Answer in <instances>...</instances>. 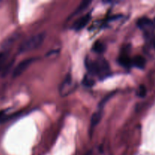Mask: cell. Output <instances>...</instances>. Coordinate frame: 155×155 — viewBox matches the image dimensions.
Instances as JSON below:
<instances>
[{"mask_svg": "<svg viewBox=\"0 0 155 155\" xmlns=\"http://www.w3.org/2000/svg\"><path fill=\"white\" fill-rule=\"evenodd\" d=\"M86 68L89 70L90 74L97 75L101 79L105 78L110 74L109 64L105 59H99V60L95 61L87 60Z\"/></svg>", "mask_w": 155, "mask_h": 155, "instance_id": "6da1fadb", "label": "cell"}, {"mask_svg": "<svg viewBox=\"0 0 155 155\" xmlns=\"http://www.w3.org/2000/svg\"><path fill=\"white\" fill-rule=\"evenodd\" d=\"M46 36V33L45 32L37 33L33 35L31 37L26 39L21 45H20L19 50L21 52H27V51H33L39 48L42 43Z\"/></svg>", "mask_w": 155, "mask_h": 155, "instance_id": "7a4b0ae2", "label": "cell"}, {"mask_svg": "<svg viewBox=\"0 0 155 155\" xmlns=\"http://www.w3.org/2000/svg\"><path fill=\"white\" fill-rule=\"evenodd\" d=\"M137 26L148 37H150L155 30V18L154 20H151L146 17L139 18L137 21Z\"/></svg>", "mask_w": 155, "mask_h": 155, "instance_id": "3957f363", "label": "cell"}, {"mask_svg": "<svg viewBox=\"0 0 155 155\" xmlns=\"http://www.w3.org/2000/svg\"><path fill=\"white\" fill-rule=\"evenodd\" d=\"M75 83L73 80L72 76L70 74L65 77L64 80L61 83L59 87V93L62 97H66L69 95L71 92L75 90Z\"/></svg>", "mask_w": 155, "mask_h": 155, "instance_id": "277c9868", "label": "cell"}, {"mask_svg": "<svg viewBox=\"0 0 155 155\" xmlns=\"http://www.w3.org/2000/svg\"><path fill=\"white\" fill-rule=\"evenodd\" d=\"M34 58H30L24 59L22 61L20 62L14 69L13 73H12V77L15 78V77H18L19 76H21L23 73L27 71V68L34 62Z\"/></svg>", "mask_w": 155, "mask_h": 155, "instance_id": "5b68a950", "label": "cell"}, {"mask_svg": "<svg viewBox=\"0 0 155 155\" xmlns=\"http://www.w3.org/2000/svg\"><path fill=\"white\" fill-rule=\"evenodd\" d=\"M91 19V13L86 14L85 15H83V17H81L80 18H79L78 20L74 22V25H73V29L75 30L76 31H80L82 29L84 28L86 25L88 24V23L89 22Z\"/></svg>", "mask_w": 155, "mask_h": 155, "instance_id": "8992f818", "label": "cell"}, {"mask_svg": "<svg viewBox=\"0 0 155 155\" xmlns=\"http://www.w3.org/2000/svg\"><path fill=\"white\" fill-rule=\"evenodd\" d=\"M102 110H103L102 107H100L98 110H96V111L92 114V117H91V121H90L91 130H93L95 127H96L98 125V124L100 123L101 120L102 119V116H103Z\"/></svg>", "mask_w": 155, "mask_h": 155, "instance_id": "52a82bcc", "label": "cell"}, {"mask_svg": "<svg viewBox=\"0 0 155 155\" xmlns=\"http://www.w3.org/2000/svg\"><path fill=\"white\" fill-rule=\"evenodd\" d=\"M146 64V60L142 55H137L132 58V65L139 69H144Z\"/></svg>", "mask_w": 155, "mask_h": 155, "instance_id": "ba28073f", "label": "cell"}, {"mask_svg": "<svg viewBox=\"0 0 155 155\" xmlns=\"http://www.w3.org/2000/svg\"><path fill=\"white\" fill-rule=\"evenodd\" d=\"M119 63L124 68H130L132 67V58H130L127 54H122L119 58Z\"/></svg>", "mask_w": 155, "mask_h": 155, "instance_id": "9c48e42d", "label": "cell"}, {"mask_svg": "<svg viewBox=\"0 0 155 155\" xmlns=\"http://www.w3.org/2000/svg\"><path fill=\"white\" fill-rule=\"evenodd\" d=\"M18 34H14V35H12V36H9L8 38H7V39H6V40L3 42V45H2L3 48L6 49V48H9L11 45H13V43L15 42V40H16V39H18Z\"/></svg>", "mask_w": 155, "mask_h": 155, "instance_id": "30bf717a", "label": "cell"}, {"mask_svg": "<svg viewBox=\"0 0 155 155\" xmlns=\"http://www.w3.org/2000/svg\"><path fill=\"white\" fill-rule=\"evenodd\" d=\"M92 49H93L94 51H95L96 53H98V54H101L105 50V45L101 42H96L95 44H94L93 47H92Z\"/></svg>", "mask_w": 155, "mask_h": 155, "instance_id": "8fae6325", "label": "cell"}, {"mask_svg": "<svg viewBox=\"0 0 155 155\" xmlns=\"http://www.w3.org/2000/svg\"><path fill=\"white\" fill-rule=\"evenodd\" d=\"M91 4V2L90 1H84V2H82L81 4L80 5V6L78 7V8L77 9V10L75 11V12H74V15H77V14H79V13H81L82 12H83V11L85 10V9H86L88 8V6L89 5Z\"/></svg>", "mask_w": 155, "mask_h": 155, "instance_id": "7c38bea8", "label": "cell"}, {"mask_svg": "<svg viewBox=\"0 0 155 155\" xmlns=\"http://www.w3.org/2000/svg\"><path fill=\"white\" fill-rule=\"evenodd\" d=\"M146 94H147L146 87H145L144 85H141V86H139V89H138V92H137L138 96L140 97V98H144V97L146 95Z\"/></svg>", "mask_w": 155, "mask_h": 155, "instance_id": "4fadbf2b", "label": "cell"}, {"mask_svg": "<svg viewBox=\"0 0 155 155\" xmlns=\"http://www.w3.org/2000/svg\"><path fill=\"white\" fill-rule=\"evenodd\" d=\"M83 83L84 84V86H87V87H91V86H92L94 85L95 81H94L91 77L86 76V77H84V79H83Z\"/></svg>", "mask_w": 155, "mask_h": 155, "instance_id": "5bb4252c", "label": "cell"}, {"mask_svg": "<svg viewBox=\"0 0 155 155\" xmlns=\"http://www.w3.org/2000/svg\"><path fill=\"white\" fill-rule=\"evenodd\" d=\"M9 115L6 114L5 110H0V124L8 120Z\"/></svg>", "mask_w": 155, "mask_h": 155, "instance_id": "9a60e30c", "label": "cell"}]
</instances>
